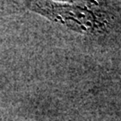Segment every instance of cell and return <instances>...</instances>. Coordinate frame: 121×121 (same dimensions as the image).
<instances>
[{"label":"cell","mask_w":121,"mask_h":121,"mask_svg":"<svg viewBox=\"0 0 121 121\" xmlns=\"http://www.w3.org/2000/svg\"><path fill=\"white\" fill-rule=\"evenodd\" d=\"M30 8L55 21L71 27L74 18V30L96 31L105 26L107 20L99 10L90 8L88 4H58L56 3H30Z\"/></svg>","instance_id":"1"}]
</instances>
